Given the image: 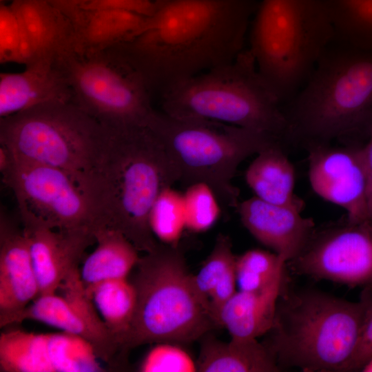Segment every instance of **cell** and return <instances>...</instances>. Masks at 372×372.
Segmentation results:
<instances>
[{
	"label": "cell",
	"instance_id": "e575fe53",
	"mask_svg": "<svg viewBox=\"0 0 372 372\" xmlns=\"http://www.w3.org/2000/svg\"><path fill=\"white\" fill-rule=\"evenodd\" d=\"M372 359V309L363 325L355 351L344 371L363 369Z\"/></svg>",
	"mask_w": 372,
	"mask_h": 372
},
{
	"label": "cell",
	"instance_id": "4316f807",
	"mask_svg": "<svg viewBox=\"0 0 372 372\" xmlns=\"http://www.w3.org/2000/svg\"><path fill=\"white\" fill-rule=\"evenodd\" d=\"M335 35L372 50V0H322Z\"/></svg>",
	"mask_w": 372,
	"mask_h": 372
},
{
	"label": "cell",
	"instance_id": "52a82bcc",
	"mask_svg": "<svg viewBox=\"0 0 372 372\" xmlns=\"http://www.w3.org/2000/svg\"><path fill=\"white\" fill-rule=\"evenodd\" d=\"M254 14L249 49L283 107L303 86L335 30L322 0H262Z\"/></svg>",
	"mask_w": 372,
	"mask_h": 372
},
{
	"label": "cell",
	"instance_id": "8d00e7d4",
	"mask_svg": "<svg viewBox=\"0 0 372 372\" xmlns=\"http://www.w3.org/2000/svg\"><path fill=\"white\" fill-rule=\"evenodd\" d=\"M362 153L367 176L368 218L372 219V128L362 146Z\"/></svg>",
	"mask_w": 372,
	"mask_h": 372
},
{
	"label": "cell",
	"instance_id": "d4e9b609",
	"mask_svg": "<svg viewBox=\"0 0 372 372\" xmlns=\"http://www.w3.org/2000/svg\"><path fill=\"white\" fill-rule=\"evenodd\" d=\"M83 11L82 21L76 29L77 45L90 48L121 44L136 35L147 20V17L121 9Z\"/></svg>",
	"mask_w": 372,
	"mask_h": 372
},
{
	"label": "cell",
	"instance_id": "7a4b0ae2",
	"mask_svg": "<svg viewBox=\"0 0 372 372\" xmlns=\"http://www.w3.org/2000/svg\"><path fill=\"white\" fill-rule=\"evenodd\" d=\"M105 125V138L85 191L95 229L117 230L139 252H151L159 244L149 226L151 209L163 189L179 181L178 173L148 126Z\"/></svg>",
	"mask_w": 372,
	"mask_h": 372
},
{
	"label": "cell",
	"instance_id": "8992f818",
	"mask_svg": "<svg viewBox=\"0 0 372 372\" xmlns=\"http://www.w3.org/2000/svg\"><path fill=\"white\" fill-rule=\"evenodd\" d=\"M134 269L130 281L136 292V308L120 346V366L139 346L192 342L218 327L194 289L178 246L159 243L140 257Z\"/></svg>",
	"mask_w": 372,
	"mask_h": 372
},
{
	"label": "cell",
	"instance_id": "d6a6232c",
	"mask_svg": "<svg viewBox=\"0 0 372 372\" xmlns=\"http://www.w3.org/2000/svg\"><path fill=\"white\" fill-rule=\"evenodd\" d=\"M141 372H194L196 363L182 348L171 342H159L152 348L138 366Z\"/></svg>",
	"mask_w": 372,
	"mask_h": 372
},
{
	"label": "cell",
	"instance_id": "f1b7e54d",
	"mask_svg": "<svg viewBox=\"0 0 372 372\" xmlns=\"http://www.w3.org/2000/svg\"><path fill=\"white\" fill-rule=\"evenodd\" d=\"M285 262L277 254L251 249L236 258V275L240 290L254 291L269 286L283 276Z\"/></svg>",
	"mask_w": 372,
	"mask_h": 372
},
{
	"label": "cell",
	"instance_id": "7c38bea8",
	"mask_svg": "<svg viewBox=\"0 0 372 372\" xmlns=\"http://www.w3.org/2000/svg\"><path fill=\"white\" fill-rule=\"evenodd\" d=\"M301 274L349 285H372V219L344 220L315 229L289 262Z\"/></svg>",
	"mask_w": 372,
	"mask_h": 372
},
{
	"label": "cell",
	"instance_id": "5b68a950",
	"mask_svg": "<svg viewBox=\"0 0 372 372\" xmlns=\"http://www.w3.org/2000/svg\"><path fill=\"white\" fill-rule=\"evenodd\" d=\"M161 97L162 112L171 116L222 122L290 144L282 105L249 48L230 63L172 85Z\"/></svg>",
	"mask_w": 372,
	"mask_h": 372
},
{
	"label": "cell",
	"instance_id": "ffe728a7",
	"mask_svg": "<svg viewBox=\"0 0 372 372\" xmlns=\"http://www.w3.org/2000/svg\"><path fill=\"white\" fill-rule=\"evenodd\" d=\"M283 283L282 276L261 290L236 291L220 311L219 327L226 328L233 338L256 339L268 333Z\"/></svg>",
	"mask_w": 372,
	"mask_h": 372
},
{
	"label": "cell",
	"instance_id": "8fae6325",
	"mask_svg": "<svg viewBox=\"0 0 372 372\" xmlns=\"http://www.w3.org/2000/svg\"><path fill=\"white\" fill-rule=\"evenodd\" d=\"M70 81L76 103L104 124L147 125L155 112L144 80L121 55L114 65L96 59L74 63Z\"/></svg>",
	"mask_w": 372,
	"mask_h": 372
},
{
	"label": "cell",
	"instance_id": "ba28073f",
	"mask_svg": "<svg viewBox=\"0 0 372 372\" xmlns=\"http://www.w3.org/2000/svg\"><path fill=\"white\" fill-rule=\"evenodd\" d=\"M147 126L163 143L179 181L204 183L221 203L236 208L239 190L232 179L239 165L271 145H285L266 133L215 121L176 118L156 110Z\"/></svg>",
	"mask_w": 372,
	"mask_h": 372
},
{
	"label": "cell",
	"instance_id": "cb8c5ba5",
	"mask_svg": "<svg viewBox=\"0 0 372 372\" xmlns=\"http://www.w3.org/2000/svg\"><path fill=\"white\" fill-rule=\"evenodd\" d=\"M26 320L39 321L83 338L92 345L98 358L110 366V356L101 340L76 308L61 296L53 293L38 296L32 303L0 324V327Z\"/></svg>",
	"mask_w": 372,
	"mask_h": 372
},
{
	"label": "cell",
	"instance_id": "4dcf8cb0",
	"mask_svg": "<svg viewBox=\"0 0 372 372\" xmlns=\"http://www.w3.org/2000/svg\"><path fill=\"white\" fill-rule=\"evenodd\" d=\"M0 61L28 65L34 55L21 21L11 3L0 6Z\"/></svg>",
	"mask_w": 372,
	"mask_h": 372
},
{
	"label": "cell",
	"instance_id": "d590c367",
	"mask_svg": "<svg viewBox=\"0 0 372 372\" xmlns=\"http://www.w3.org/2000/svg\"><path fill=\"white\" fill-rule=\"evenodd\" d=\"M160 1L161 0H95L83 10L114 8L149 17L155 12Z\"/></svg>",
	"mask_w": 372,
	"mask_h": 372
},
{
	"label": "cell",
	"instance_id": "603a6c76",
	"mask_svg": "<svg viewBox=\"0 0 372 372\" xmlns=\"http://www.w3.org/2000/svg\"><path fill=\"white\" fill-rule=\"evenodd\" d=\"M94 234L96 247L80 270L85 287L108 280L127 278L140 258L138 250L117 230L100 227Z\"/></svg>",
	"mask_w": 372,
	"mask_h": 372
},
{
	"label": "cell",
	"instance_id": "44dd1931",
	"mask_svg": "<svg viewBox=\"0 0 372 372\" xmlns=\"http://www.w3.org/2000/svg\"><path fill=\"white\" fill-rule=\"evenodd\" d=\"M282 143L257 154L245 172V180L258 198L302 211L304 201L294 194L295 170Z\"/></svg>",
	"mask_w": 372,
	"mask_h": 372
},
{
	"label": "cell",
	"instance_id": "7402d4cb",
	"mask_svg": "<svg viewBox=\"0 0 372 372\" xmlns=\"http://www.w3.org/2000/svg\"><path fill=\"white\" fill-rule=\"evenodd\" d=\"M196 366L200 372H275L281 369L263 342L233 338L228 342L206 338Z\"/></svg>",
	"mask_w": 372,
	"mask_h": 372
},
{
	"label": "cell",
	"instance_id": "f35d334b",
	"mask_svg": "<svg viewBox=\"0 0 372 372\" xmlns=\"http://www.w3.org/2000/svg\"><path fill=\"white\" fill-rule=\"evenodd\" d=\"M12 163V156L9 149L3 145H0V172L4 176Z\"/></svg>",
	"mask_w": 372,
	"mask_h": 372
},
{
	"label": "cell",
	"instance_id": "83f0119b",
	"mask_svg": "<svg viewBox=\"0 0 372 372\" xmlns=\"http://www.w3.org/2000/svg\"><path fill=\"white\" fill-rule=\"evenodd\" d=\"M151 230L161 243L177 247L185 228L183 194L172 187L163 189L149 213Z\"/></svg>",
	"mask_w": 372,
	"mask_h": 372
},
{
	"label": "cell",
	"instance_id": "60d3db41",
	"mask_svg": "<svg viewBox=\"0 0 372 372\" xmlns=\"http://www.w3.org/2000/svg\"><path fill=\"white\" fill-rule=\"evenodd\" d=\"M1 3H3L6 0H0Z\"/></svg>",
	"mask_w": 372,
	"mask_h": 372
},
{
	"label": "cell",
	"instance_id": "4fadbf2b",
	"mask_svg": "<svg viewBox=\"0 0 372 372\" xmlns=\"http://www.w3.org/2000/svg\"><path fill=\"white\" fill-rule=\"evenodd\" d=\"M92 345L67 333H35L12 329L0 335L3 372L105 371Z\"/></svg>",
	"mask_w": 372,
	"mask_h": 372
},
{
	"label": "cell",
	"instance_id": "3957f363",
	"mask_svg": "<svg viewBox=\"0 0 372 372\" xmlns=\"http://www.w3.org/2000/svg\"><path fill=\"white\" fill-rule=\"evenodd\" d=\"M283 110L291 144L363 145L372 128V50L335 35Z\"/></svg>",
	"mask_w": 372,
	"mask_h": 372
},
{
	"label": "cell",
	"instance_id": "74e56055",
	"mask_svg": "<svg viewBox=\"0 0 372 372\" xmlns=\"http://www.w3.org/2000/svg\"><path fill=\"white\" fill-rule=\"evenodd\" d=\"M61 10L73 22L75 28L81 23L83 11L74 4L72 0H46Z\"/></svg>",
	"mask_w": 372,
	"mask_h": 372
},
{
	"label": "cell",
	"instance_id": "f546056e",
	"mask_svg": "<svg viewBox=\"0 0 372 372\" xmlns=\"http://www.w3.org/2000/svg\"><path fill=\"white\" fill-rule=\"evenodd\" d=\"M236 258L229 237L219 234L205 264L196 276H192L194 289L209 312L210 295L225 273L235 265Z\"/></svg>",
	"mask_w": 372,
	"mask_h": 372
},
{
	"label": "cell",
	"instance_id": "484cf974",
	"mask_svg": "<svg viewBox=\"0 0 372 372\" xmlns=\"http://www.w3.org/2000/svg\"><path fill=\"white\" fill-rule=\"evenodd\" d=\"M85 289L120 349L135 311L136 292L133 284L127 278L113 279Z\"/></svg>",
	"mask_w": 372,
	"mask_h": 372
},
{
	"label": "cell",
	"instance_id": "ac0fdd59",
	"mask_svg": "<svg viewBox=\"0 0 372 372\" xmlns=\"http://www.w3.org/2000/svg\"><path fill=\"white\" fill-rule=\"evenodd\" d=\"M54 63L41 59L22 72L1 74V118L45 103L70 101L69 87Z\"/></svg>",
	"mask_w": 372,
	"mask_h": 372
},
{
	"label": "cell",
	"instance_id": "6da1fadb",
	"mask_svg": "<svg viewBox=\"0 0 372 372\" xmlns=\"http://www.w3.org/2000/svg\"><path fill=\"white\" fill-rule=\"evenodd\" d=\"M254 0H161L143 29L120 44L149 91L230 63L243 45Z\"/></svg>",
	"mask_w": 372,
	"mask_h": 372
},
{
	"label": "cell",
	"instance_id": "30bf717a",
	"mask_svg": "<svg viewBox=\"0 0 372 372\" xmlns=\"http://www.w3.org/2000/svg\"><path fill=\"white\" fill-rule=\"evenodd\" d=\"M3 181L15 196L21 220L40 222L55 229L94 233L96 220L90 202L66 172L12 156Z\"/></svg>",
	"mask_w": 372,
	"mask_h": 372
},
{
	"label": "cell",
	"instance_id": "e0dca14e",
	"mask_svg": "<svg viewBox=\"0 0 372 372\" xmlns=\"http://www.w3.org/2000/svg\"><path fill=\"white\" fill-rule=\"evenodd\" d=\"M39 288L29 242L1 211L0 214V324L21 311L39 296Z\"/></svg>",
	"mask_w": 372,
	"mask_h": 372
},
{
	"label": "cell",
	"instance_id": "277c9868",
	"mask_svg": "<svg viewBox=\"0 0 372 372\" xmlns=\"http://www.w3.org/2000/svg\"><path fill=\"white\" fill-rule=\"evenodd\" d=\"M371 309V290L349 302L314 290L286 292L283 283L273 325L263 343L280 367L344 371Z\"/></svg>",
	"mask_w": 372,
	"mask_h": 372
},
{
	"label": "cell",
	"instance_id": "ab89813d",
	"mask_svg": "<svg viewBox=\"0 0 372 372\" xmlns=\"http://www.w3.org/2000/svg\"><path fill=\"white\" fill-rule=\"evenodd\" d=\"M75 6L81 10H83L86 6L92 3L95 0H72Z\"/></svg>",
	"mask_w": 372,
	"mask_h": 372
},
{
	"label": "cell",
	"instance_id": "1f68e13d",
	"mask_svg": "<svg viewBox=\"0 0 372 372\" xmlns=\"http://www.w3.org/2000/svg\"><path fill=\"white\" fill-rule=\"evenodd\" d=\"M185 228L193 232L210 229L218 220L220 208L212 189L204 183L189 185L183 194Z\"/></svg>",
	"mask_w": 372,
	"mask_h": 372
},
{
	"label": "cell",
	"instance_id": "5bb4252c",
	"mask_svg": "<svg viewBox=\"0 0 372 372\" xmlns=\"http://www.w3.org/2000/svg\"><path fill=\"white\" fill-rule=\"evenodd\" d=\"M362 146L311 143L304 147L309 153V178L313 190L344 209L347 218L353 222L369 219L367 176Z\"/></svg>",
	"mask_w": 372,
	"mask_h": 372
},
{
	"label": "cell",
	"instance_id": "9a60e30c",
	"mask_svg": "<svg viewBox=\"0 0 372 372\" xmlns=\"http://www.w3.org/2000/svg\"><path fill=\"white\" fill-rule=\"evenodd\" d=\"M28 238L39 296L56 293L63 280L79 269L87 247L96 242L92 231L59 230L40 222L21 220Z\"/></svg>",
	"mask_w": 372,
	"mask_h": 372
},
{
	"label": "cell",
	"instance_id": "2e32d148",
	"mask_svg": "<svg viewBox=\"0 0 372 372\" xmlns=\"http://www.w3.org/2000/svg\"><path fill=\"white\" fill-rule=\"evenodd\" d=\"M236 208L253 236L285 262L302 251L316 229L311 218L301 216L302 211L267 203L256 196L238 203Z\"/></svg>",
	"mask_w": 372,
	"mask_h": 372
},
{
	"label": "cell",
	"instance_id": "d6986e66",
	"mask_svg": "<svg viewBox=\"0 0 372 372\" xmlns=\"http://www.w3.org/2000/svg\"><path fill=\"white\" fill-rule=\"evenodd\" d=\"M35 61L69 59L77 47L71 19L46 0H12Z\"/></svg>",
	"mask_w": 372,
	"mask_h": 372
},
{
	"label": "cell",
	"instance_id": "836d02e7",
	"mask_svg": "<svg viewBox=\"0 0 372 372\" xmlns=\"http://www.w3.org/2000/svg\"><path fill=\"white\" fill-rule=\"evenodd\" d=\"M236 267L234 265L225 273L210 295L209 310L213 320L218 327V320L220 311L226 302L236 292Z\"/></svg>",
	"mask_w": 372,
	"mask_h": 372
},
{
	"label": "cell",
	"instance_id": "9c48e42d",
	"mask_svg": "<svg viewBox=\"0 0 372 372\" xmlns=\"http://www.w3.org/2000/svg\"><path fill=\"white\" fill-rule=\"evenodd\" d=\"M105 135V124L71 101L45 103L0 121V145L14 158L66 172L85 195Z\"/></svg>",
	"mask_w": 372,
	"mask_h": 372
}]
</instances>
